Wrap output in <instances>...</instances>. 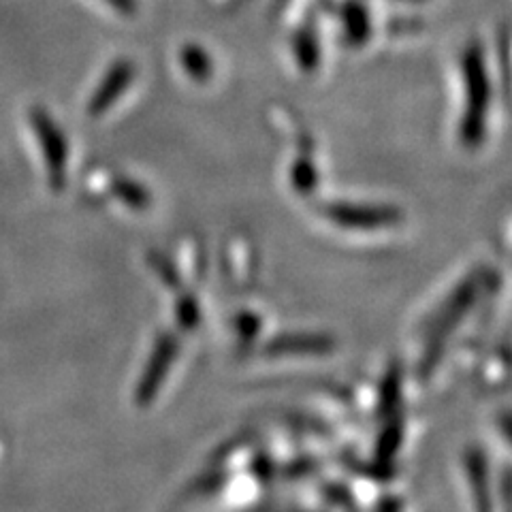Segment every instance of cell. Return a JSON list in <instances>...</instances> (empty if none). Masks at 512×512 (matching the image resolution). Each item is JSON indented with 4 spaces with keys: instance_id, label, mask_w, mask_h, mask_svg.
Masks as SVG:
<instances>
[{
    "instance_id": "cell-1",
    "label": "cell",
    "mask_w": 512,
    "mask_h": 512,
    "mask_svg": "<svg viewBox=\"0 0 512 512\" xmlns=\"http://www.w3.org/2000/svg\"><path fill=\"white\" fill-rule=\"evenodd\" d=\"M333 216L342 220L344 224H355V227H378V224L395 218L391 212H370V210H363V212L338 210Z\"/></svg>"
}]
</instances>
